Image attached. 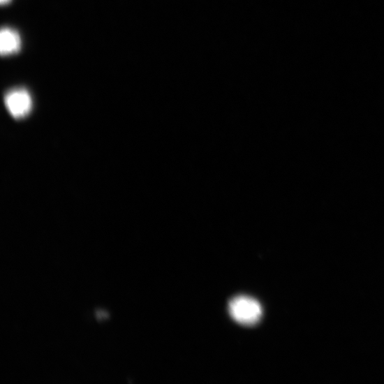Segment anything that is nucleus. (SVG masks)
Masks as SVG:
<instances>
[{
  "mask_svg": "<svg viewBox=\"0 0 384 384\" xmlns=\"http://www.w3.org/2000/svg\"><path fill=\"white\" fill-rule=\"evenodd\" d=\"M11 2V0H0L2 6L8 5Z\"/></svg>",
  "mask_w": 384,
  "mask_h": 384,
  "instance_id": "obj_5",
  "label": "nucleus"
},
{
  "mask_svg": "<svg viewBox=\"0 0 384 384\" xmlns=\"http://www.w3.org/2000/svg\"><path fill=\"white\" fill-rule=\"evenodd\" d=\"M228 311L235 321L244 325H253L262 316V307L259 302L247 296H239L230 300Z\"/></svg>",
  "mask_w": 384,
  "mask_h": 384,
  "instance_id": "obj_1",
  "label": "nucleus"
},
{
  "mask_svg": "<svg viewBox=\"0 0 384 384\" xmlns=\"http://www.w3.org/2000/svg\"><path fill=\"white\" fill-rule=\"evenodd\" d=\"M5 103L12 117L17 119L26 117L33 106L29 92L23 88L8 92L5 96Z\"/></svg>",
  "mask_w": 384,
  "mask_h": 384,
  "instance_id": "obj_2",
  "label": "nucleus"
},
{
  "mask_svg": "<svg viewBox=\"0 0 384 384\" xmlns=\"http://www.w3.org/2000/svg\"><path fill=\"white\" fill-rule=\"evenodd\" d=\"M96 317L98 320H103L108 318V313L103 310H97L96 311Z\"/></svg>",
  "mask_w": 384,
  "mask_h": 384,
  "instance_id": "obj_4",
  "label": "nucleus"
},
{
  "mask_svg": "<svg viewBox=\"0 0 384 384\" xmlns=\"http://www.w3.org/2000/svg\"><path fill=\"white\" fill-rule=\"evenodd\" d=\"M22 49V38L19 32L12 28H3L0 32V53L9 56L18 53Z\"/></svg>",
  "mask_w": 384,
  "mask_h": 384,
  "instance_id": "obj_3",
  "label": "nucleus"
}]
</instances>
